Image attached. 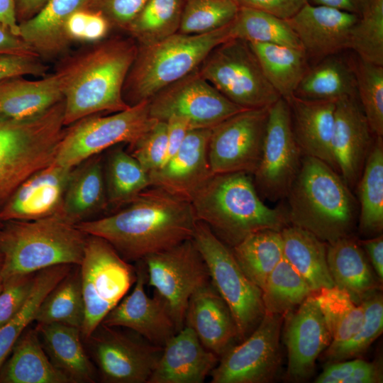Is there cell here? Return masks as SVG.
I'll return each instance as SVG.
<instances>
[{
	"label": "cell",
	"instance_id": "1",
	"mask_svg": "<svg viewBox=\"0 0 383 383\" xmlns=\"http://www.w3.org/2000/svg\"><path fill=\"white\" fill-rule=\"evenodd\" d=\"M121 208L77 226L106 240L128 262L192 239L197 220L191 202L160 187L147 188Z\"/></svg>",
	"mask_w": 383,
	"mask_h": 383
},
{
	"label": "cell",
	"instance_id": "2",
	"mask_svg": "<svg viewBox=\"0 0 383 383\" xmlns=\"http://www.w3.org/2000/svg\"><path fill=\"white\" fill-rule=\"evenodd\" d=\"M137 50L133 38L115 37L64 57L55 73L63 96L65 126L101 112L130 107L123 88Z\"/></svg>",
	"mask_w": 383,
	"mask_h": 383
},
{
	"label": "cell",
	"instance_id": "3",
	"mask_svg": "<svg viewBox=\"0 0 383 383\" xmlns=\"http://www.w3.org/2000/svg\"><path fill=\"white\" fill-rule=\"evenodd\" d=\"M190 202L196 220L231 248L257 231L289 225L287 207L265 204L245 172L213 174Z\"/></svg>",
	"mask_w": 383,
	"mask_h": 383
},
{
	"label": "cell",
	"instance_id": "4",
	"mask_svg": "<svg viewBox=\"0 0 383 383\" xmlns=\"http://www.w3.org/2000/svg\"><path fill=\"white\" fill-rule=\"evenodd\" d=\"M286 199L289 224L326 243L351 235L358 203L340 175L325 162L304 155Z\"/></svg>",
	"mask_w": 383,
	"mask_h": 383
},
{
	"label": "cell",
	"instance_id": "5",
	"mask_svg": "<svg viewBox=\"0 0 383 383\" xmlns=\"http://www.w3.org/2000/svg\"><path fill=\"white\" fill-rule=\"evenodd\" d=\"M87 234L61 215L3 221L0 227L2 278L35 273L58 265H79Z\"/></svg>",
	"mask_w": 383,
	"mask_h": 383
},
{
	"label": "cell",
	"instance_id": "6",
	"mask_svg": "<svg viewBox=\"0 0 383 383\" xmlns=\"http://www.w3.org/2000/svg\"><path fill=\"white\" fill-rule=\"evenodd\" d=\"M231 24L208 33L177 32L152 44H137L136 56L123 88L125 101L133 106L150 100L198 69L213 48L232 38Z\"/></svg>",
	"mask_w": 383,
	"mask_h": 383
},
{
	"label": "cell",
	"instance_id": "7",
	"mask_svg": "<svg viewBox=\"0 0 383 383\" xmlns=\"http://www.w3.org/2000/svg\"><path fill=\"white\" fill-rule=\"evenodd\" d=\"M64 100L35 117H0V208L18 186L54 161L63 135Z\"/></svg>",
	"mask_w": 383,
	"mask_h": 383
},
{
	"label": "cell",
	"instance_id": "8",
	"mask_svg": "<svg viewBox=\"0 0 383 383\" xmlns=\"http://www.w3.org/2000/svg\"><path fill=\"white\" fill-rule=\"evenodd\" d=\"M192 240L207 266L211 282L231 311L241 342L265 313L262 290L243 272L231 248L204 223L196 221Z\"/></svg>",
	"mask_w": 383,
	"mask_h": 383
},
{
	"label": "cell",
	"instance_id": "9",
	"mask_svg": "<svg viewBox=\"0 0 383 383\" xmlns=\"http://www.w3.org/2000/svg\"><path fill=\"white\" fill-rule=\"evenodd\" d=\"M79 267L84 304L81 328L87 339L136 280V268L106 240L87 235Z\"/></svg>",
	"mask_w": 383,
	"mask_h": 383
},
{
	"label": "cell",
	"instance_id": "10",
	"mask_svg": "<svg viewBox=\"0 0 383 383\" xmlns=\"http://www.w3.org/2000/svg\"><path fill=\"white\" fill-rule=\"evenodd\" d=\"M157 121L150 115L148 100L109 116L85 117L65 128L53 162L73 168L113 146L133 143Z\"/></svg>",
	"mask_w": 383,
	"mask_h": 383
},
{
	"label": "cell",
	"instance_id": "11",
	"mask_svg": "<svg viewBox=\"0 0 383 383\" xmlns=\"http://www.w3.org/2000/svg\"><path fill=\"white\" fill-rule=\"evenodd\" d=\"M198 70L223 96L245 109L269 107L281 97L249 43L241 39L231 38L216 46Z\"/></svg>",
	"mask_w": 383,
	"mask_h": 383
},
{
	"label": "cell",
	"instance_id": "12",
	"mask_svg": "<svg viewBox=\"0 0 383 383\" xmlns=\"http://www.w3.org/2000/svg\"><path fill=\"white\" fill-rule=\"evenodd\" d=\"M84 340L101 381L148 383L162 347L125 328L100 323Z\"/></svg>",
	"mask_w": 383,
	"mask_h": 383
},
{
	"label": "cell",
	"instance_id": "13",
	"mask_svg": "<svg viewBox=\"0 0 383 383\" xmlns=\"http://www.w3.org/2000/svg\"><path fill=\"white\" fill-rule=\"evenodd\" d=\"M303 156L292 129L288 103L280 97L269 106L262 156L253 174L260 196L270 201L286 199Z\"/></svg>",
	"mask_w": 383,
	"mask_h": 383
},
{
	"label": "cell",
	"instance_id": "14",
	"mask_svg": "<svg viewBox=\"0 0 383 383\" xmlns=\"http://www.w3.org/2000/svg\"><path fill=\"white\" fill-rule=\"evenodd\" d=\"M143 260L147 283L167 303L179 331L184 327L189 299L211 281L201 255L190 239Z\"/></svg>",
	"mask_w": 383,
	"mask_h": 383
},
{
	"label": "cell",
	"instance_id": "15",
	"mask_svg": "<svg viewBox=\"0 0 383 383\" xmlns=\"http://www.w3.org/2000/svg\"><path fill=\"white\" fill-rule=\"evenodd\" d=\"M148 101L152 118L162 121L172 117L183 118L193 129L213 128L248 109L223 96L201 75L198 69L164 88Z\"/></svg>",
	"mask_w": 383,
	"mask_h": 383
},
{
	"label": "cell",
	"instance_id": "16",
	"mask_svg": "<svg viewBox=\"0 0 383 383\" xmlns=\"http://www.w3.org/2000/svg\"><path fill=\"white\" fill-rule=\"evenodd\" d=\"M284 316L265 313L251 334L231 346L212 370L211 383H266L281 362L279 337Z\"/></svg>",
	"mask_w": 383,
	"mask_h": 383
},
{
	"label": "cell",
	"instance_id": "17",
	"mask_svg": "<svg viewBox=\"0 0 383 383\" xmlns=\"http://www.w3.org/2000/svg\"><path fill=\"white\" fill-rule=\"evenodd\" d=\"M268 109L243 110L211 128L208 157L213 174L253 175L262 156Z\"/></svg>",
	"mask_w": 383,
	"mask_h": 383
},
{
	"label": "cell",
	"instance_id": "18",
	"mask_svg": "<svg viewBox=\"0 0 383 383\" xmlns=\"http://www.w3.org/2000/svg\"><path fill=\"white\" fill-rule=\"evenodd\" d=\"M136 262V280L132 292L108 313L101 323L129 329L151 343L163 347L178 331L166 301L156 292L152 297L147 294L145 265L143 260Z\"/></svg>",
	"mask_w": 383,
	"mask_h": 383
},
{
	"label": "cell",
	"instance_id": "19",
	"mask_svg": "<svg viewBox=\"0 0 383 383\" xmlns=\"http://www.w3.org/2000/svg\"><path fill=\"white\" fill-rule=\"evenodd\" d=\"M331 148L336 172L353 190L362 172L375 136L363 113L357 94L335 102Z\"/></svg>",
	"mask_w": 383,
	"mask_h": 383
},
{
	"label": "cell",
	"instance_id": "20",
	"mask_svg": "<svg viewBox=\"0 0 383 383\" xmlns=\"http://www.w3.org/2000/svg\"><path fill=\"white\" fill-rule=\"evenodd\" d=\"M284 318L288 355L287 374L294 381L306 379L312 374L317 357L330 345L332 338L312 294Z\"/></svg>",
	"mask_w": 383,
	"mask_h": 383
},
{
	"label": "cell",
	"instance_id": "21",
	"mask_svg": "<svg viewBox=\"0 0 383 383\" xmlns=\"http://www.w3.org/2000/svg\"><path fill=\"white\" fill-rule=\"evenodd\" d=\"M73 168L54 162L23 182L0 208V220L29 221L61 215Z\"/></svg>",
	"mask_w": 383,
	"mask_h": 383
},
{
	"label": "cell",
	"instance_id": "22",
	"mask_svg": "<svg viewBox=\"0 0 383 383\" xmlns=\"http://www.w3.org/2000/svg\"><path fill=\"white\" fill-rule=\"evenodd\" d=\"M359 16L307 2L287 22L306 55L321 60L349 48L352 29Z\"/></svg>",
	"mask_w": 383,
	"mask_h": 383
},
{
	"label": "cell",
	"instance_id": "23",
	"mask_svg": "<svg viewBox=\"0 0 383 383\" xmlns=\"http://www.w3.org/2000/svg\"><path fill=\"white\" fill-rule=\"evenodd\" d=\"M211 131V128L190 130L177 152L149 173L151 186L190 201L213 174L208 157Z\"/></svg>",
	"mask_w": 383,
	"mask_h": 383
},
{
	"label": "cell",
	"instance_id": "24",
	"mask_svg": "<svg viewBox=\"0 0 383 383\" xmlns=\"http://www.w3.org/2000/svg\"><path fill=\"white\" fill-rule=\"evenodd\" d=\"M218 360L202 345L192 328L184 326L163 345L148 383H202Z\"/></svg>",
	"mask_w": 383,
	"mask_h": 383
},
{
	"label": "cell",
	"instance_id": "25",
	"mask_svg": "<svg viewBox=\"0 0 383 383\" xmlns=\"http://www.w3.org/2000/svg\"><path fill=\"white\" fill-rule=\"evenodd\" d=\"M184 326L192 328L202 345L218 357L238 340L231 311L211 281L189 299Z\"/></svg>",
	"mask_w": 383,
	"mask_h": 383
},
{
	"label": "cell",
	"instance_id": "26",
	"mask_svg": "<svg viewBox=\"0 0 383 383\" xmlns=\"http://www.w3.org/2000/svg\"><path fill=\"white\" fill-rule=\"evenodd\" d=\"M285 100L294 134L304 155L319 159L335 170L331 143L336 101L305 99L295 95Z\"/></svg>",
	"mask_w": 383,
	"mask_h": 383
},
{
	"label": "cell",
	"instance_id": "27",
	"mask_svg": "<svg viewBox=\"0 0 383 383\" xmlns=\"http://www.w3.org/2000/svg\"><path fill=\"white\" fill-rule=\"evenodd\" d=\"M89 1L49 0L33 17L18 24L19 36L42 60L65 54L72 43L67 35V22Z\"/></svg>",
	"mask_w": 383,
	"mask_h": 383
},
{
	"label": "cell",
	"instance_id": "28",
	"mask_svg": "<svg viewBox=\"0 0 383 383\" xmlns=\"http://www.w3.org/2000/svg\"><path fill=\"white\" fill-rule=\"evenodd\" d=\"M43 347L51 362L71 383H93L97 372L82 343L81 330L62 323H37Z\"/></svg>",
	"mask_w": 383,
	"mask_h": 383
},
{
	"label": "cell",
	"instance_id": "29",
	"mask_svg": "<svg viewBox=\"0 0 383 383\" xmlns=\"http://www.w3.org/2000/svg\"><path fill=\"white\" fill-rule=\"evenodd\" d=\"M109 207L104 177V157L92 156L73 167L67 184L62 216L77 225Z\"/></svg>",
	"mask_w": 383,
	"mask_h": 383
},
{
	"label": "cell",
	"instance_id": "30",
	"mask_svg": "<svg viewBox=\"0 0 383 383\" xmlns=\"http://www.w3.org/2000/svg\"><path fill=\"white\" fill-rule=\"evenodd\" d=\"M63 100L55 72L37 80L23 76L0 82V117L26 120L40 115Z\"/></svg>",
	"mask_w": 383,
	"mask_h": 383
},
{
	"label": "cell",
	"instance_id": "31",
	"mask_svg": "<svg viewBox=\"0 0 383 383\" xmlns=\"http://www.w3.org/2000/svg\"><path fill=\"white\" fill-rule=\"evenodd\" d=\"M326 257L335 286L347 292L355 304L380 288L359 241L352 235L327 243Z\"/></svg>",
	"mask_w": 383,
	"mask_h": 383
},
{
	"label": "cell",
	"instance_id": "32",
	"mask_svg": "<svg viewBox=\"0 0 383 383\" xmlns=\"http://www.w3.org/2000/svg\"><path fill=\"white\" fill-rule=\"evenodd\" d=\"M9 355L0 368V383H71L51 362L35 328L21 334Z\"/></svg>",
	"mask_w": 383,
	"mask_h": 383
},
{
	"label": "cell",
	"instance_id": "33",
	"mask_svg": "<svg viewBox=\"0 0 383 383\" xmlns=\"http://www.w3.org/2000/svg\"><path fill=\"white\" fill-rule=\"evenodd\" d=\"M281 235L284 258L306 280L313 292L335 285L328 267L326 243L291 224L281 231Z\"/></svg>",
	"mask_w": 383,
	"mask_h": 383
},
{
	"label": "cell",
	"instance_id": "34",
	"mask_svg": "<svg viewBox=\"0 0 383 383\" xmlns=\"http://www.w3.org/2000/svg\"><path fill=\"white\" fill-rule=\"evenodd\" d=\"M356 94L354 66L337 54L324 57L307 69L294 95L305 99L337 101Z\"/></svg>",
	"mask_w": 383,
	"mask_h": 383
},
{
	"label": "cell",
	"instance_id": "35",
	"mask_svg": "<svg viewBox=\"0 0 383 383\" xmlns=\"http://www.w3.org/2000/svg\"><path fill=\"white\" fill-rule=\"evenodd\" d=\"M248 43L267 79L279 96L287 99L294 95L307 70L304 51L277 44Z\"/></svg>",
	"mask_w": 383,
	"mask_h": 383
},
{
	"label": "cell",
	"instance_id": "36",
	"mask_svg": "<svg viewBox=\"0 0 383 383\" xmlns=\"http://www.w3.org/2000/svg\"><path fill=\"white\" fill-rule=\"evenodd\" d=\"M104 177L109 207L119 209L151 187L148 173L118 145L104 157Z\"/></svg>",
	"mask_w": 383,
	"mask_h": 383
},
{
	"label": "cell",
	"instance_id": "37",
	"mask_svg": "<svg viewBox=\"0 0 383 383\" xmlns=\"http://www.w3.org/2000/svg\"><path fill=\"white\" fill-rule=\"evenodd\" d=\"M356 189L360 232L380 234L383 229V137L375 136Z\"/></svg>",
	"mask_w": 383,
	"mask_h": 383
},
{
	"label": "cell",
	"instance_id": "38",
	"mask_svg": "<svg viewBox=\"0 0 383 383\" xmlns=\"http://www.w3.org/2000/svg\"><path fill=\"white\" fill-rule=\"evenodd\" d=\"M231 250L245 274L262 290L268 276L283 257L281 231H257Z\"/></svg>",
	"mask_w": 383,
	"mask_h": 383
},
{
	"label": "cell",
	"instance_id": "39",
	"mask_svg": "<svg viewBox=\"0 0 383 383\" xmlns=\"http://www.w3.org/2000/svg\"><path fill=\"white\" fill-rule=\"evenodd\" d=\"M75 265H58L36 272L31 293L21 310L0 326V368L21 334L35 321L38 310L50 290Z\"/></svg>",
	"mask_w": 383,
	"mask_h": 383
},
{
	"label": "cell",
	"instance_id": "40",
	"mask_svg": "<svg viewBox=\"0 0 383 383\" xmlns=\"http://www.w3.org/2000/svg\"><path fill=\"white\" fill-rule=\"evenodd\" d=\"M84 319V304L79 265H75L46 295L35 321L62 323L81 330Z\"/></svg>",
	"mask_w": 383,
	"mask_h": 383
},
{
	"label": "cell",
	"instance_id": "41",
	"mask_svg": "<svg viewBox=\"0 0 383 383\" xmlns=\"http://www.w3.org/2000/svg\"><path fill=\"white\" fill-rule=\"evenodd\" d=\"M332 338L337 345L351 338L362 327V306L355 304L349 294L336 286L323 287L312 292Z\"/></svg>",
	"mask_w": 383,
	"mask_h": 383
},
{
	"label": "cell",
	"instance_id": "42",
	"mask_svg": "<svg viewBox=\"0 0 383 383\" xmlns=\"http://www.w3.org/2000/svg\"><path fill=\"white\" fill-rule=\"evenodd\" d=\"M231 35L232 38L248 43H271L302 49L287 20L243 6L231 22Z\"/></svg>",
	"mask_w": 383,
	"mask_h": 383
},
{
	"label": "cell",
	"instance_id": "43",
	"mask_svg": "<svg viewBox=\"0 0 383 383\" xmlns=\"http://www.w3.org/2000/svg\"><path fill=\"white\" fill-rule=\"evenodd\" d=\"M262 292L265 313L284 316L313 292L283 257L268 276Z\"/></svg>",
	"mask_w": 383,
	"mask_h": 383
},
{
	"label": "cell",
	"instance_id": "44",
	"mask_svg": "<svg viewBox=\"0 0 383 383\" xmlns=\"http://www.w3.org/2000/svg\"><path fill=\"white\" fill-rule=\"evenodd\" d=\"M184 0H148L126 31L138 45L160 41L178 32Z\"/></svg>",
	"mask_w": 383,
	"mask_h": 383
},
{
	"label": "cell",
	"instance_id": "45",
	"mask_svg": "<svg viewBox=\"0 0 383 383\" xmlns=\"http://www.w3.org/2000/svg\"><path fill=\"white\" fill-rule=\"evenodd\" d=\"M365 319L360 329L351 338L337 345H330L325 357L332 362L350 360L362 355L383 331V299L378 290L366 295L360 302Z\"/></svg>",
	"mask_w": 383,
	"mask_h": 383
},
{
	"label": "cell",
	"instance_id": "46",
	"mask_svg": "<svg viewBox=\"0 0 383 383\" xmlns=\"http://www.w3.org/2000/svg\"><path fill=\"white\" fill-rule=\"evenodd\" d=\"M240 5L236 0H184L178 33H208L230 24Z\"/></svg>",
	"mask_w": 383,
	"mask_h": 383
},
{
	"label": "cell",
	"instance_id": "47",
	"mask_svg": "<svg viewBox=\"0 0 383 383\" xmlns=\"http://www.w3.org/2000/svg\"><path fill=\"white\" fill-rule=\"evenodd\" d=\"M357 96L374 136L383 137V66L357 57L354 65Z\"/></svg>",
	"mask_w": 383,
	"mask_h": 383
},
{
	"label": "cell",
	"instance_id": "48",
	"mask_svg": "<svg viewBox=\"0 0 383 383\" xmlns=\"http://www.w3.org/2000/svg\"><path fill=\"white\" fill-rule=\"evenodd\" d=\"M349 48L360 60L383 66V0H374L354 25Z\"/></svg>",
	"mask_w": 383,
	"mask_h": 383
},
{
	"label": "cell",
	"instance_id": "49",
	"mask_svg": "<svg viewBox=\"0 0 383 383\" xmlns=\"http://www.w3.org/2000/svg\"><path fill=\"white\" fill-rule=\"evenodd\" d=\"M131 155L148 173L163 164L167 148V123L157 121L155 124L133 143L130 145Z\"/></svg>",
	"mask_w": 383,
	"mask_h": 383
},
{
	"label": "cell",
	"instance_id": "50",
	"mask_svg": "<svg viewBox=\"0 0 383 383\" xmlns=\"http://www.w3.org/2000/svg\"><path fill=\"white\" fill-rule=\"evenodd\" d=\"M35 274H14L2 278L0 326L9 321L23 306L33 289Z\"/></svg>",
	"mask_w": 383,
	"mask_h": 383
},
{
	"label": "cell",
	"instance_id": "51",
	"mask_svg": "<svg viewBox=\"0 0 383 383\" xmlns=\"http://www.w3.org/2000/svg\"><path fill=\"white\" fill-rule=\"evenodd\" d=\"M148 0H89L84 9L99 13L113 26L126 30Z\"/></svg>",
	"mask_w": 383,
	"mask_h": 383
},
{
	"label": "cell",
	"instance_id": "52",
	"mask_svg": "<svg viewBox=\"0 0 383 383\" xmlns=\"http://www.w3.org/2000/svg\"><path fill=\"white\" fill-rule=\"evenodd\" d=\"M48 69L49 67L37 56L13 53L0 54V82L26 75L43 77L49 74Z\"/></svg>",
	"mask_w": 383,
	"mask_h": 383
},
{
	"label": "cell",
	"instance_id": "53",
	"mask_svg": "<svg viewBox=\"0 0 383 383\" xmlns=\"http://www.w3.org/2000/svg\"><path fill=\"white\" fill-rule=\"evenodd\" d=\"M240 6L262 11L287 20L295 15L309 0H236Z\"/></svg>",
	"mask_w": 383,
	"mask_h": 383
},
{
	"label": "cell",
	"instance_id": "54",
	"mask_svg": "<svg viewBox=\"0 0 383 383\" xmlns=\"http://www.w3.org/2000/svg\"><path fill=\"white\" fill-rule=\"evenodd\" d=\"M166 122L167 123V148L162 165L177 152L187 133L193 129L190 124L183 118L172 117Z\"/></svg>",
	"mask_w": 383,
	"mask_h": 383
},
{
	"label": "cell",
	"instance_id": "55",
	"mask_svg": "<svg viewBox=\"0 0 383 383\" xmlns=\"http://www.w3.org/2000/svg\"><path fill=\"white\" fill-rule=\"evenodd\" d=\"M362 360L333 362L316 379V383H344Z\"/></svg>",
	"mask_w": 383,
	"mask_h": 383
},
{
	"label": "cell",
	"instance_id": "56",
	"mask_svg": "<svg viewBox=\"0 0 383 383\" xmlns=\"http://www.w3.org/2000/svg\"><path fill=\"white\" fill-rule=\"evenodd\" d=\"M4 53L38 57L21 37L16 35L9 28L0 24V54Z\"/></svg>",
	"mask_w": 383,
	"mask_h": 383
},
{
	"label": "cell",
	"instance_id": "57",
	"mask_svg": "<svg viewBox=\"0 0 383 383\" xmlns=\"http://www.w3.org/2000/svg\"><path fill=\"white\" fill-rule=\"evenodd\" d=\"M382 382L380 367L375 363L362 360L344 383H376Z\"/></svg>",
	"mask_w": 383,
	"mask_h": 383
},
{
	"label": "cell",
	"instance_id": "58",
	"mask_svg": "<svg viewBox=\"0 0 383 383\" xmlns=\"http://www.w3.org/2000/svg\"><path fill=\"white\" fill-rule=\"evenodd\" d=\"M361 247L367 252L378 279L381 282L383 279V236L358 240Z\"/></svg>",
	"mask_w": 383,
	"mask_h": 383
},
{
	"label": "cell",
	"instance_id": "59",
	"mask_svg": "<svg viewBox=\"0 0 383 383\" xmlns=\"http://www.w3.org/2000/svg\"><path fill=\"white\" fill-rule=\"evenodd\" d=\"M315 5H323L361 16L374 0H311Z\"/></svg>",
	"mask_w": 383,
	"mask_h": 383
},
{
	"label": "cell",
	"instance_id": "60",
	"mask_svg": "<svg viewBox=\"0 0 383 383\" xmlns=\"http://www.w3.org/2000/svg\"><path fill=\"white\" fill-rule=\"evenodd\" d=\"M17 21L19 23L26 21L35 14L49 0H13Z\"/></svg>",
	"mask_w": 383,
	"mask_h": 383
},
{
	"label": "cell",
	"instance_id": "61",
	"mask_svg": "<svg viewBox=\"0 0 383 383\" xmlns=\"http://www.w3.org/2000/svg\"><path fill=\"white\" fill-rule=\"evenodd\" d=\"M0 24L19 36V25L16 19L13 0H0Z\"/></svg>",
	"mask_w": 383,
	"mask_h": 383
},
{
	"label": "cell",
	"instance_id": "62",
	"mask_svg": "<svg viewBox=\"0 0 383 383\" xmlns=\"http://www.w3.org/2000/svg\"><path fill=\"white\" fill-rule=\"evenodd\" d=\"M2 266H3V257L1 254L0 253V272L1 270Z\"/></svg>",
	"mask_w": 383,
	"mask_h": 383
},
{
	"label": "cell",
	"instance_id": "63",
	"mask_svg": "<svg viewBox=\"0 0 383 383\" xmlns=\"http://www.w3.org/2000/svg\"><path fill=\"white\" fill-rule=\"evenodd\" d=\"M2 281H3V279H2L1 276L0 275V291H1V286H2Z\"/></svg>",
	"mask_w": 383,
	"mask_h": 383
},
{
	"label": "cell",
	"instance_id": "64",
	"mask_svg": "<svg viewBox=\"0 0 383 383\" xmlns=\"http://www.w3.org/2000/svg\"><path fill=\"white\" fill-rule=\"evenodd\" d=\"M2 224H3V221H1L0 220V227L2 226Z\"/></svg>",
	"mask_w": 383,
	"mask_h": 383
}]
</instances>
